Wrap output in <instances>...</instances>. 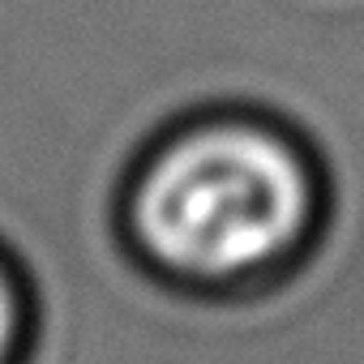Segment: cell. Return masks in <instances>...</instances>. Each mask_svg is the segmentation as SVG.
<instances>
[{"label": "cell", "instance_id": "6da1fadb", "mask_svg": "<svg viewBox=\"0 0 364 364\" xmlns=\"http://www.w3.org/2000/svg\"><path fill=\"white\" fill-rule=\"evenodd\" d=\"M330 180L317 150L249 107L202 112L124 180L120 228L146 274L202 300H249L283 287L317 253Z\"/></svg>", "mask_w": 364, "mask_h": 364}, {"label": "cell", "instance_id": "7a4b0ae2", "mask_svg": "<svg viewBox=\"0 0 364 364\" xmlns=\"http://www.w3.org/2000/svg\"><path fill=\"white\" fill-rule=\"evenodd\" d=\"M18 326H22V309H18L14 283H5V274H0V364L18 343Z\"/></svg>", "mask_w": 364, "mask_h": 364}]
</instances>
